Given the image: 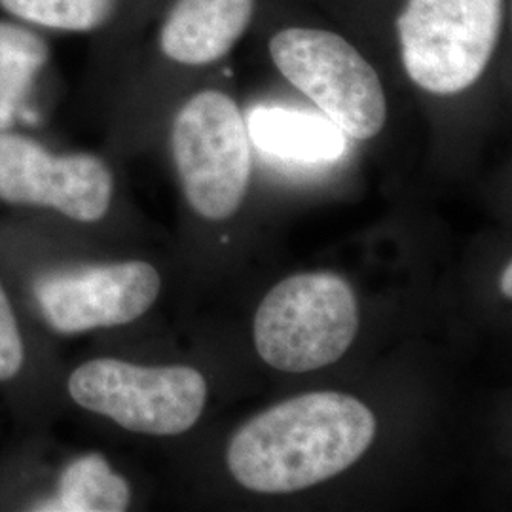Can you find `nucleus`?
Segmentation results:
<instances>
[{"label":"nucleus","instance_id":"obj_1","mask_svg":"<svg viewBox=\"0 0 512 512\" xmlns=\"http://www.w3.org/2000/svg\"><path fill=\"white\" fill-rule=\"evenodd\" d=\"M376 435V418L336 391L300 395L247 421L230 440L228 469L260 494H291L349 469Z\"/></svg>","mask_w":512,"mask_h":512},{"label":"nucleus","instance_id":"obj_2","mask_svg":"<svg viewBox=\"0 0 512 512\" xmlns=\"http://www.w3.org/2000/svg\"><path fill=\"white\" fill-rule=\"evenodd\" d=\"M357 329V300L344 277L291 275L256 311V351L281 372H308L340 361Z\"/></svg>","mask_w":512,"mask_h":512},{"label":"nucleus","instance_id":"obj_3","mask_svg":"<svg viewBox=\"0 0 512 512\" xmlns=\"http://www.w3.org/2000/svg\"><path fill=\"white\" fill-rule=\"evenodd\" d=\"M503 0H408L397 19L404 69L421 90L454 95L486 71Z\"/></svg>","mask_w":512,"mask_h":512},{"label":"nucleus","instance_id":"obj_4","mask_svg":"<svg viewBox=\"0 0 512 512\" xmlns=\"http://www.w3.org/2000/svg\"><path fill=\"white\" fill-rule=\"evenodd\" d=\"M173 160L190 207L207 220L232 217L251 177V148L238 105L224 93H196L175 116Z\"/></svg>","mask_w":512,"mask_h":512},{"label":"nucleus","instance_id":"obj_5","mask_svg":"<svg viewBox=\"0 0 512 512\" xmlns=\"http://www.w3.org/2000/svg\"><path fill=\"white\" fill-rule=\"evenodd\" d=\"M67 387L82 408L156 437L188 431L207 399L205 378L192 366H139L118 359L78 366Z\"/></svg>","mask_w":512,"mask_h":512},{"label":"nucleus","instance_id":"obj_6","mask_svg":"<svg viewBox=\"0 0 512 512\" xmlns=\"http://www.w3.org/2000/svg\"><path fill=\"white\" fill-rule=\"evenodd\" d=\"M275 67L346 135L365 141L385 124L380 76L346 38L321 29H285L270 40Z\"/></svg>","mask_w":512,"mask_h":512},{"label":"nucleus","instance_id":"obj_7","mask_svg":"<svg viewBox=\"0 0 512 512\" xmlns=\"http://www.w3.org/2000/svg\"><path fill=\"white\" fill-rule=\"evenodd\" d=\"M112 173L92 154L57 156L37 141L0 131V200L52 207L69 219H103L112 200Z\"/></svg>","mask_w":512,"mask_h":512},{"label":"nucleus","instance_id":"obj_8","mask_svg":"<svg viewBox=\"0 0 512 512\" xmlns=\"http://www.w3.org/2000/svg\"><path fill=\"white\" fill-rule=\"evenodd\" d=\"M160 287L154 266L131 260L46 275L38 279L35 296L57 332L78 334L139 319L156 302Z\"/></svg>","mask_w":512,"mask_h":512},{"label":"nucleus","instance_id":"obj_9","mask_svg":"<svg viewBox=\"0 0 512 512\" xmlns=\"http://www.w3.org/2000/svg\"><path fill=\"white\" fill-rule=\"evenodd\" d=\"M255 0H177L160 31V48L175 63L202 67L228 54L247 31Z\"/></svg>","mask_w":512,"mask_h":512},{"label":"nucleus","instance_id":"obj_10","mask_svg":"<svg viewBox=\"0 0 512 512\" xmlns=\"http://www.w3.org/2000/svg\"><path fill=\"white\" fill-rule=\"evenodd\" d=\"M247 133L262 152L298 164H327L344 156L348 135L327 116L281 105H258L247 116Z\"/></svg>","mask_w":512,"mask_h":512},{"label":"nucleus","instance_id":"obj_11","mask_svg":"<svg viewBox=\"0 0 512 512\" xmlns=\"http://www.w3.org/2000/svg\"><path fill=\"white\" fill-rule=\"evenodd\" d=\"M128 482L110 469L107 459L90 454L74 459L63 471L59 492L35 511L122 512L128 509Z\"/></svg>","mask_w":512,"mask_h":512},{"label":"nucleus","instance_id":"obj_12","mask_svg":"<svg viewBox=\"0 0 512 512\" xmlns=\"http://www.w3.org/2000/svg\"><path fill=\"white\" fill-rule=\"evenodd\" d=\"M48 61V44L25 25L0 21V131L10 129L37 74Z\"/></svg>","mask_w":512,"mask_h":512},{"label":"nucleus","instance_id":"obj_13","mask_svg":"<svg viewBox=\"0 0 512 512\" xmlns=\"http://www.w3.org/2000/svg\"><path fill=\"white\" fill-rule=\"evenodd\" d=\"M0 8L42 29L88 33L112 18L116 0H0Z\"/></svg>","mask_w":512,"mask_h":512},{"label":"nucleus","instance_id":"obj_14","mask_svg":"<svg viewBox=\"0 0 512 512\" xmlns=\"http://www.w3.org/2000/svg\"><path fill=\"white\" fill-rule=\"evenodd\" d=\"M25 359V348L19 334L12 304L0 285V382L18 376Z\"/></svg>","mask_w":512,"mask_h":512},{"label":"nucleus","instance_id":"obj_15","mask_svg":"<svg viewBox=\"0 0 512 512\" xmlns=\"http://www.w3.org/2000/svg\"><path fill=\"white\" fill-rule=\"evenodd\" d=\"M501 291L503 294L507 296V298H511L512 296V264H507V268H505V272H503V277H501Z\"/></svg>","mask_w":512,"mask_h":512}]
</instances>
